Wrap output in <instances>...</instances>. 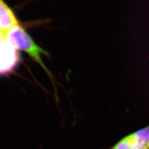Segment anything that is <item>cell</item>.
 <instances>
[{"instance_id":"obj_3","label":"cell","mask_w":149,"mask_h":149,"mask_svg":"<svg viewBox=\"0 0 149 149\" xmlns=\"http://www.w3.org/2000/svg\"><path fill=\"white\" fill-rule=\"evenodd\" d=\"M19 62L17 49L6 39L0 42V75L10 73Z\"/></svg>"},{"instance_id":"obj_1","label":"cell","mask_w":149,"mask_h":149,"mask_svg":"<svg viewBox=\"0 0 149 149\" xmlns=\"http://www.w3.org/2000/svg\"><path fill=\"white\" fill-rule=\"evenodd\" d=\"M6 39L17 50H21L26 52L34 61L40 65V67L43 68L49 77L57 96V93L56 90L57 88L55 86L54 77L45 66L42 58V56L43 55L49 57V53L39 45H37L20 24L14 26L10 29L7 33Z\"/></svg>"},{"instance_id":"obj_4","label":"cell","mask_w":149,"mask_h":149,"mask_svg":"<svg viewBox=\"0 0 149 149\" xmlns=\"http://www.w3.org/2000/svg\"><path fill=\"white\" fill-rule=\"evenodd\" d=\"M19 24L10 8L3 0H0V31L7 36L8 32L10 29Z\"/></svg>"},{"instance_id":"obj_2","label":"cell","mask_w":149,"mask_h":149,"mask_svg":"<svg viewBox=\"0 0 149 149\" xmlns=\"http://www.w3.org/2000/svg\"><path fill=\"white\" fill-rule=\"evenodd\" d=\"M111 149H149V126L127 135Z\"/></svg>"}]
</instances>
